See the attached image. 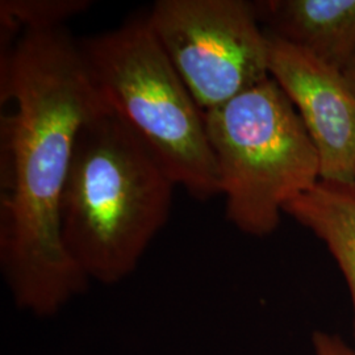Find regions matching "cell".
Masks as SVG:
<instances>
[{
	"label": "cell",
	"instance_id": "30bf717a",
	"mask_svg": "<svg viewBox=\"0 0 355 355\" xmlns=\"http://www.w3.org/2000/svg\"><path fill=\"white\" fill-rule=\"evenodd\" d=\"M315 355H355L354 346L345 343L336 334L327 331H315L312 336Z\"/></svg>",
	"mask_w": 355,
	"mask_h": 355
},
{
	"label": "cell",
	"instance_id": "ba28073f",
	"mask_svg": "<svg viewBox=\"0 0 355 355\" xmlns=\"http://www.w3.org/2000/svg\"><path fill=\"white\" fill-rule=\"evenodd\" d=\"M324 242L347 283L355 338V183L320 180L284 208Z\"/></svg>",
	"mask_w": 355,
	"mask_h": 355
},
{
	"label": "cell",
	"instance_id": "6da1fadb",
	"mask_svg": "<svg viewBox=\"0 0 355 355\" xmlns=\"http://www.w3.org/2000/svg\"><path fill=\"white\" fill-rule=\"evenodd\" d=\"M4 38L0 268L15 305L49 318L89 287L64 246L61 200L78 135L107 103L64 28Z\"/></svg>",
	"mask_w": 355,
	"mask_h": 355
},
{
	"label": "cell",
	"instance_id": "277c9868",
	"mask_svg": "<svg viewBox=\"0 0 355 355\" xmlns=\"http://www.w3.org/2000/svg\"><path fill=\"white\" fill-rule=\"evenodd\" d=\"M204 121L229 223L270 236L284 208L321 180L316 146L296 108L270 76L204 112Z\"/></svg>",
	"mask_w": 355,
	"mask_h": 355
},
{
	"label": "cell",
	"instance_id": "8992f818",
	"mask_svg": "<svg viewBox=\"0 0 355 355\" xmlns=\"http://www.w3.org/2000/svg\"><path fill=\"white\" fill-rule=\"evenodd\" d=\"M267 37L270 76L316 146L321 180L355 183V91L345 73L282 38Z\"/></svg>",
	"mask_w": 355,
	"mask_h": 355
},
{
	"label": "cell",
	"instance_id": "5b68a950",
	"mask_svg": "<svg viewBox=\"0 0 355 355\" xmlns=\"http://www.w3.org/2000/svg\"><path fill=\"white\" fill-rule=\"evenodd\" d=\"M146 20L203 114L270 78L254 3L158 0Z\"/></svg>",
	"mask_w": 355,
	"mask_h": 355
},
{
	"label": "cell",
	"instance_id": "52a82bcc",
	"mask_svg": "<svg viewBox=\"0 0 355 355\" xmlns=\"http://www.w3.org/2000/svg\"><path fill=\"white\" fill-rule=\"evenodd\" d=\"M254 8L267 33L341 71L353 61L355 0H265Z\"/></svg>",
	"mask_w": 355,
	"mask_h": 355
},
{
	"label": "cell",
	"instance_id": "9c48e42d",
	"mask_svg": "<svg viewBox=\"0 0 355 355\" xmlns=\"http://www.w3.org/2000/svg\"><path fill=\"white\" fill-rule=\"evenodd\" d=\"M89 0H1L0 23L3 37L23 32H46L91 8Z\"/></svg>",
	"mask_w": 355,
	"mask_h": 355
},
{
	"label": "cell",
	"instance_id": "8fae6325",
	"mask_svg": "<svg viewBox=\"0 0 355 355\" xmlns=\"http://www.w3.org/2000/svg\"><path fill=\"white\" fill-rule=\"evenodd\" d=\"M345 76L347 78L349 83L352 85V87L355 91V57L353 58V61L349 64V66L345 69Z\"/></svg>",
	"mask_w": 355,
	"mask_h": 355
},
{
	"label": "cell",
	"instance_id": "7a4b0ae2",
	"mask_svg": "<svg viewBox=\"0 0 355 355\" xmlns=\"http://www.w3.org/2000/svg\"><path fill=\"white\" fill-rule=\"evenodd\" d=\"M177 187L165 166L107 105L82 127L61 200L67 253L86 279L132 275L170 217Z\"/></svg>",
	"mask_w": 355,
	"mask_h": 355
},
{
	"label": "cell",
	"instance_id": "3957f363",
	"mask_svg": "<svg viewBox=\"0 0 355 355\" xmlns=\"http://www.w3.org/2000/svg\"><path fill=\"white\" fill-rule=\"evenodd\" d=\"M78 45L107 105L152 149L175 184L198 200L221 195L203 111L146 15Z\"/></svg>",
	"mask_w": 355,
	"mask_h": 355
}]
</instances>
